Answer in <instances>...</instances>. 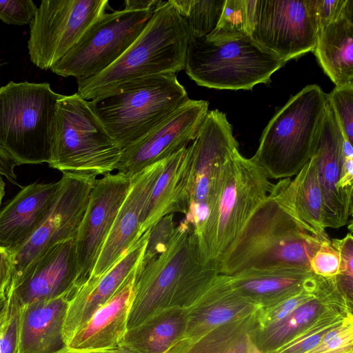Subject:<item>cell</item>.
I'll return each mask as SVG.
<instances>
[{"mask_svg":"<svg viewBox=\"0 0 353 353\" xmlns=\"http://www.w3.org/2000/svg\"><path fill=\"white\" fill-rule=\"evenodd\" d=\"M155 10L123 9L105 12L50 70L59 76L73 77L77 80L101 73L128 50Z\"/></svg>","mask_w":353,"mask_h":353,"instance_id":"cell-11","label":"cell"},{"mask_svg":"<svg viewBox=\"0 0 353 353\" xmlns=\"http://www.w3.org/2000/svg\"><path fill=\"white\" fill-rule=\"evenodd\" d=\"M306 353H353V316L329 330Z\"/></svg>","mask_w":353,"mask_h":353,"instance_id":"cell-38","label":"cell"},{"mask_svg":"<svg viewBox=\"0 0 353 353\" xmlns=\"http://www.w3.org/2000/svg\"><path fill=\"white\" fill-rule=\"evenodd\" d=\"M74 294L19 306L17 353H61L67 347L63 325Z\"/></svg>","mask_w":353,"mask_h":353,"instance_id":"cell-23","label":"cell"},{"mask_svg":"<svg viewBox=\"0 0 353 353\" xmlns=\"http://www.w3.org/2000/svg\"><path fill=\"white\" fill-rule=\"evenodd\" d=\"M319 30L345 14H353V0H315Z\"/></svg>","mask_w":353,"mask_h":353,"instance_id":"cell-43","label":"cell"},{"mask_svg":"<svg viewBox=\"0 0 353 353\" xmlns=\"http://www.w3.org/2000/svg\"><path fill=\"white\" fill-rule=\"evenodd\" d=\"M345 300L350 301L339 289L334 277H322L314 298L283 319L263 329L255 328L252 341L261 352L273 353L312 324L324 312Z\"/></svg>","mask_w":353,"mask_h":353,"instance_id":"cell-25","label":"cell"},{"mask_svg":"<svg viewBox=\"0 0 353 353\" xmlns=\"http://www.w3.org/2000/svg\"><path fill=\"white\" fill-rule=\"evenodd\" d=\"M59 187L60 181L22 187L0 210V245L14 250L26 243L47 217Z\"/></svg>","mask_w":353,"mask_h":353,"instance_id":"cell-22","label":"cell"},{"mask_svg":"<svg viewBox=\"0 0 353 353\" xmlns=\"http://www.w3.org/2000/svg\"><path fill=\"white\" fill-rule=\"evenodd\" d=\"M122 149L109 135L89 101L77 93L63 95L57 104L50 168L97 178L112 173Z\"/></svg>","mask_w":353,"mask_h":353,"instance_id":"cell-8","label":"cell"},{"mask_svg":"<svg viewBox=\"0 0 353 353\" xmlns=\"http://www.w3.org/2000/svg\"><path fill=\"white\" fill-rule=\"evenodd\" d=\"M321 279L322 276L315 288L303 290L272 305L259 308L256 312V328L263 329L283 319L299 305L314 298L319 290Z\"/></svg>","mask_w":353,"mask_h":353,"instance_id":"cell-35","label":"cell"},{"mask_svg":"<svg viewBox=\"0 0 353 353\" xmlns=\"http://www.w3.org/2000/svg\"><path fill=\"white\" fill-rule=\"evenodd\" d=\"M331 243L340 255V271L334 277L341 292L352 301L353 290V237L352 232L341 239H334Z\"/></svg>","mask_w":353,"mask_h":353,"instance_id":"cell-39","label":"cell"},{"mask_svg":"<svg viewBox=\"0 0 353 353\" xmlns=\"http://www.w3.org/2000/svg\"><path fill=\"white\" fill-rule=\"evenodd\" d=\"M327 101L319 85H309L270 121L252 159L270 179L296 176L312 158Z\"/></svg>","mask_w":353,"mask_h":353,"instance_id":"cell-6","label":"cell"},{"mask_svg":"<svg viewBox=\"0 0 353 353\" xmlns=\"http://www.w3.org/2000/svg\"><path fill=\"white\" fill-rule=\"evenodd\" d=\"M186 21L190 36L205 37L216 28L225 0H170Z\"/></svg>","mask_w":353,"mask_h":353,"instance_id":"cell-34","label":"cell"},{"mask_svg":"<svg viewBox=\"0 0 353 353\" xmlns=\"http://www.w3.org/2000/svg\"><path fill=\"white\" fill-rule=\"evenodd\" d=\"M5 195V183L2 178L0 176V210L3 198Z\"/></svg>","mask_w":353,"mask_h":353,"instance_id":"cell-50","label":"cell"},{"mask_svg":"<svg viewBox=\"0 0 353 353\" xmlns=\"http://www.w3.org/2000/svg\"><path fill=\"white\" fill-rule=\"evenodd\" d=\"M256 0H225L214 30L205 38L212 42L251 37L254 26Z\"/></svg>","mask_w":353,"mask_h":353,"instance_id":"cell-31","label":"cell"},{"mask_svg":"<svg viewBox=\"0 0 353 353\" xmlns=\"http://www.w3.org/2000/svg\"><path fill=\"white\" fill-rule=\"evenodd\" d=\"M259 308L234 289L228 275L218 274L186 309L184 347L214 328L245 318Z\"/></svg>","mask_w":353,"mask_h":353,"instance_id":"cell-20","label":"cell"},{"mask_svg":"<svg viewBox=\"0 0 353 353\" xmlns=\"http://www.w3.org/2000/svg\"><path fill=\"white\" fill-rule=\"evenodd\" d=\"M61 353H100L99 351H83V350H75L66 347Z\"/></svg>","mask_w":353,"mask_h":353,"instance_id":"cell-49","label":"cell"},{"mask_svg":"<svg viewBox=\"0 0 353 353\" xmlns=\"http://www.w3.org/2000/svg\"><path fill=\"white\" fill-rule=\"evenodd\" d=\"M166 159L145 168L132 178L126 196L118 210L87 282L95 280L105 274L141 237L139 233L141 214Z\"/></svg>","mask_w":353,"mask_h":353,"instance_id":"cell-19","label":"cell"},{"mask_svg":"<svg viewBox=\"0 0 353 353\" xmlns=\"http://www.w3.org/2000/svg\"><path fill=\"white\" fill-rule=\"evenodd\" d=\"M310 268L314 274L325 278H334L339 274L340 255L331 239L323 243L314 254Z\"/></svg>","mask_w":353,"mask_h":353,"instance_id":"cell-40","label":"cell"},{"mask_svg":"<svg viewBox=\"0 0 353 353\" xmlns=\"http://www.w3.org/2000/svg\"><path fill=\"white\" fill-rule=\"evenodd\" d=\"M352 316V302L339 303L324 312L312 324L273 353H306L313 349L325 334Z\"/></svg>","mask_w":353,"mask_h":353,"instance_id":"cell-33","label":"cell"},{"mask_svg":"<svg viewBox=\"0 0 353 353\" xmlns=\"http://www.w3.org/2000/svg\"><path fill=\"white\" fill-rule=\"evenodd\" d=\"M313 156L323 195L325 227L338 229L348 223L352 214V206L341 194L339 182L346 157L353 156V148L343 137L328 101Z\"/></svg>","mask_w":353,"mask_h":353,"instance_id":"cell-18","label":"cell"},{"mask_svg":"<svg viewBox=\"0 0 353 353\" xmlns=\"http://www.w3.org/2000/svg\"><path fill=\"white\" fill-rule=\"evenodd\" d=\"M319 32L315 0H256L251 37L285 62L313 51Z\"/></svg>","mask_w":353,"mask_h":353,"instance_id":"cell-13","label":"cell"},{"mask_svg":"<svg viewBox=\"0 0 353 353\" xmlns=\"http://www.w3.org/2000/svg\"><path fill=\"white\" fill-rule=\"evenodd\" d=\"M330 240L317 236L300 221L292 180L282 179L252 215L219 272L232 276L248 270H311L312 256Z\"/></svg>","mask_w":353,"mask_h":353,"instance_id":"cell-1","label":"cell"},{"mask_svg":"<svg viewBox=\"0 0 353 353\" xmlns=\"http://www.w3.org/2000/svg\"><path fill=\"white\" fill-rule=\"evenodd\" d=\"M136 269L114 294L74 333L67 343L68 348L99 351L121 343L128 330V319L134 297Z\"/></svg>","mask_w":353,"mask_h":353,"instance_id":"cell-24","label":"cell"},{"mask_svg":"<svg viewBox=\"0 0 353 353\" xmlns=\"http://www.w3.org/2000/svg\"><path fill=\"white\" fill-rule=\"evenodd\" d=\"M7 296L9 309L7 317L0 327V353H17L19 305L11 296Z\"/></svg>","mask_w":353,"mask_h":353,"instance_id":"cell-42","label":"cell"},{"mask_svg":"<svg viewBox=\"0 0 353 353\" xmlns=\"http://www.w3.org/2000/svg\"><path fill=\"white\" fill-rule=\"evenodd\" d=\"M186 148L166 159L143 208L139 236L168 214H185L187 204L183 157Z\"/></svg>","mask_w":353,"mask_h":353,"instance_id":"cell-28","label":"cell"},{"mask_svg":"<svg viewBox=\"0 0 353 353\" xmlns=\"http://www.w3.org/2000/svg\"><path fill=\"white\" fill-rule=\"evenodd\" d=\"M14 267V254L12 249L0 245V297L7 296Z\"/></svg>","mask_w":353,"mask_h":353,"instance_id":"cell-44","label":"cell"},{"mask_svg":"<svg viewBox=\"0 0 353 353\" xmlns=\"http://www.w3.org/2000/svg\"><path fill=\"white\" fill-rule=\"evenodd\" d=\"M108 0H43L30 23L32 63L50 70L78 42L108 6Z\"/></svg>","mask_w":353,"mask_h":353,"instance_id":"cell-12","label":"cell"},{"mask_svg":"<svg viewBox=\"0 0 353 353\" xmlns=\"http://www.w3.org/2000/svg\"><path fill=\"white\" fill-rule=\"evenodd\" d=\"M256 312L214 328L186 345L181 353H226L243 336L254 330Z\"/></svg>","mask_w":353,"mask_h":353,"instance_id":"cell-32","label":"cell"},{"mask_svg":"<svg viewBox=\"0 0 353 353\" xmlns=\"http://www.w3.org/2000/svg\"><path fill=\"white\" fill-rule=\"evenodd\" d=\"M97 179L63 174L47 217L26 243L12 250L14 267L11 283L40 254L59 242L76 237Z\"/></svg>","mask_w":353,"mask_h":353,"instance_id":"cell-15","label":"cell"},{"mask_svg":"<svg viewBox=\"0 0 353 353\" xmlns=\"http://www.w3.org/2000/svg\"><path fill=\"white\" fill-rule=\"evenodd\" d=\"M294 203L300 221L313 233L329 239L323 218V200L314 156L292 180Z\"/></svg>","mask_w":353,"mask_h":353,"instance_id":"cell-30","label":"cell"},{"mask_svg":"<svg viewBox=\"0 0 353 353\" xmlns=\"http://www.w3.org/2000/svg\"><path fill=\"white\" fill-rule=\"evenodd\" d=\"M188 99L176 74L164 73L121 83L89 101L123 150L154 128Z\"/></svg>","mask_w":353,"mask_h":353,"instance_id":"cell-5","label":"cell"},{"mask_svg":"<svg viewBox=\"0 0 353 353\" xmlns=\"http://www.w3.org/2000/svg\"><path fill=\"white\" fill-rule=\"evenodd\" d=\"M131 181L132 178L117 172L97 179L94 184L75 237L79 289L91 276Z\"/></svg>","mask_w":353,"mask_h":353,"instance_id":"cell-16","label":"cell"},{"mask_svg":"<svg viewBox=\"0 0 353 353\" xmlns=\"http://www.w3.org/2000/svg\"><path fill=\"white\" fill-rule=\"evenodd\" d=\"M176 223L174 214H168L158 221L150 229L138 268L141 269L163 253L174 235Z\"/></svg>","mask_w":353,"mask_h":353,"instance_id":"cell-36","label":"cell"},{"mask_svg":"<svg viewBox=\"0 0 353 353\" xmlns=\"http://www.w3.org/2000/svg\"><path fill=\"white\" fill-rule=\"evenodd\" d=\"M327 99L343 137L352 144L353 85L335 87L327 94Z\"/></svg>","mask_w":353,"mask_h":353,"instance_id":"cell-37","label":"cell"},{"mask_svg":"<svg viewBox=\"0 0 353 353\" xmlns=\"http://www.w3.org/2000/svg\"><path fill=\"white\" fill-rule=\"evenodd\" d=\"M209 103L188 99L143 137L122 150L117 172L129 178L187 148L208 112Z\"/></svg>","mask_w":353,"mask_h":353,"instance_id":"cell-14","label":"cell"},{"mask_svg":"<svg viewBox=\"0 0 353 353\" xmlns=\"http://www.w3.org/2000/svg\"><path fill=\"white\" fill-rule=\"evenodd\" d=\"M75 238L59 242L32 260L11 283L8 294L21 306L79 290Z\"/></svg>","mask_w":353,"mask_h":353,"instance_id":"cell-17","label":"cell"},{"mask_svg":"<svg viewBox=\"0 0 353 353\" xmlns=\"http://www.w3.org/2000/svg\"><path fill=\"white\" fill-rule=\"evenodd\" d=\"M186 326L185 308H166L128 329L121 344L136 353H180Z\"/></svg>","mask_w":353,"mask_h":353,"instance_id":"cell-27","label":"cell"},{"mask_svg":"<svg viewBox=\"0 0 353 353\" xmlns=\"http://www.w3.org/2000/svg\"><path fill=\"white\" fill-rule=\"evenodd\" d=\"M313 51L336 87L353 85V14L321 28Z\"/></svg>","mask_w":353,"mask_h":353,"instance_id":"cell-29","label":"cell"},{"mask_svg":"<svg viewBox=\"0 0 353 353\" xmlns=\"http://www.w3.org/2000/svg\"><path fill=\"white\" fill-rule=\"evenodd\" d=\"M256 353H263V352H261V351H260V350H258V348H257V350H256Z\"/></svg>","mask_w":353,"mask_h":353,"instance_id":"cell-51","label":"cell"},{"mask_svg":"<svg viewBox=\"0 0 353 353\" xmlns=\"http://www.w3.org/2000/svg\"><path fill=\"white\" fill-rule=\"evenodd\" d=\"M99 351L100 353H136L128 347L121 343L116 346Z\"/></svg>","mask_w":353,"mask_h":353,"instance_id":"cell-48","label":"cell"},{"mask_svg":"<svg viewBox=\"0 0 353 353\" xmlns=\"http://www.w3.org/2000/svg\"><path fill=\"white\" fill-rule=\"evenodd\" d=\"M37 8L32 0L0 1V20L9 25H30Z\"/></svg>","mask_w":353,"mask_h":353,"instance_id":"cell-41","label":"cell"},{"mask_svg":"<svg viewBox=\"0 0 353 353\" xmlns=\"http://www.w3.org/2000/svg\"><path fill=\"white\" fill-rule=\"evenodd\" d=\"M190 33L169 1L157 8L142 32L112 65L101 73L78 79L77 94L92 99L136 79L184 70Z\"/></svg>","mask_w":353,"mask_h":353,"instance_id":"cell-3","label":"cell"},{"mask_svg":"<svg viewBox=\"0 0 353 353\" xmlns=\"http://www.w3.org/2000/svg\"><path fill=\"white\" fill-rule=\"evenodd\" d=\"M286 62L251 37L212 42L190 37L185 71L197 85L218 90H251L266 83Z\"/></svg>","mask_w":353,"mask_h":353,"instance_id":"cell-9","label":"cell"},{"mask_svg":"<svg viewBox=\"0 0 353 353\" xmlns=\"http://www.w3.org/2000/svg\"><path fill=\"white\" fill-rule=\"evenodd\" d=\"M228 276L234 289L260 307L315 288L321 279L311 270L301 268L248 270Z\"/></svg>","mask_w":353,"mask_h":353,"instance_id":"cell-26","label":"cell"},{"mask_svg":"<svg viewBox=\"0 0 353 353\" xmlns=\"http://www.w3.org/2000/svg\"><path fill=\"white\" fill-rule=\"evenodd\" d=\"M149 233L150 230L139 238L105 274L86 282L70 299L63 330L66 345L74 333L114 294L137 267Z\"/></svg>","mask_w":353,"mask_h":353,"instance_id":"cell-21","label":"cell"},{"mask_svg":"<svg viewBox=\"0 0 353 353\" xmlns=\"http://www.w3.org/2000/svg\"><path fill=\"white\" fill-rule=\"evenodd\" d=\"M62 97L46 82L11 81L0 87V148L17 165L50 162Z\"/></svg>","mask_w":353,"mask_h":353,"instance_id":"cell-7","label":"cell"},{"mask_svg":"<svg viewBox=\"0 0 353 353\" xmlns=\"http://www.w3.org/2000/svg\"><path fill=\"white\" fill-rule=\"evenodd\" d=\"M274 186L265 170L236 149L223 170L218 194L197 237L203 261L219 267Z\"/></svg>","mask_w":353,"mask_h":353,"instance_id":"cell-4","label":"cell"},{"mask_svg":"<svg viewBox=\"0 0 353 353\" xmlns=\"http://www.w3.org/2000/svg\"><path fill=\"white\" fill-rule=\"evenodd\" d=\"M9 299L7 296L0 297V327L4 323L8 312Z\"/></svg>","mask_w":353,"mask_h":353,"instance_id":"cell-47","label":"cell"},{"mask_svg":"<svg viewBox=\"0 0 353 353\" xmlns=\"http://www.w3.org/2000/svg\"><path fill=\"white\" fill-rule=\"evenodd\" d=\"M218 274L203 261L194 229L183 219L166 250L142 268L137 265L128 330L164 309H187Z\"/></svg>","mask_w":353,"mask_h":353,"instance_id":"cell-2","label":"cell"},{"mask_svg":"<svg viewBox=\"0 0 353 353\" xmlns=\"http://www.w3.org/2000/svg\"><path fill=\"white\" fill-rule=\"evenodd\" d=\"M238 149L232 125L219 110L208 111L183 157L187 209L184 219L198 237L216 201L223 168Z\"/></svg>","mask_w":353,"mask_h":353,"instance_id":"cell-10","label":"cell"},{"mask_svg":"<svg viewBox=\"0 0 353 353\" xmlns=\"http://www.w3.org/2000/svg\"><path fill=\"white\" fill-rule=\"evenodd\" d=\"M253 332L243 336L226 353H256L257 347L252 339Z\"/></svg>","mask_w":353,"mask_h":353,"instance_id":"cell-45","label":"cell"},{"mask_svg":"<svg viewBox=\"0 0 353 353\" xmlns=\"http://www.w3.org/2000/svg\"><path fill=\"white\" fill-rule=\"evenodd\" d=\"M164 1L159 0H126L125 8L127 10H155Z\"/></svg>","mask_w":353,"mask_h":353,"instance_id":"cell-46","label":"cell"}]
</instances>
